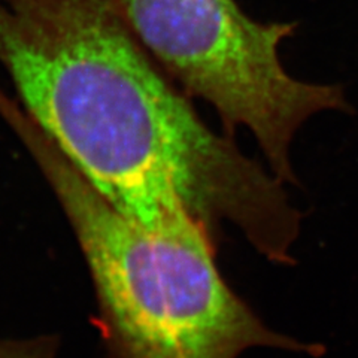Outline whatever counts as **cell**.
I'll return each instance as SVG.
<instances>
[{
    "instance_id": "cell-1",
    "label": "cell",
    "mask_w": 358,
    "mask_h": 358,
    "mask_svg": "<svg viewBox=\"0 0 358 358\" xmlns=\"http://www.w3.org/2000/svg\"><path fill=\"white\" fill-rule=\"evenodd\" d=\"M118 0H0V64L18 102L109 203L151 221L185 205L291 264L300 212L284 182L218 136L166 83Z\"/></svg>"
},
{
    "instance_id": "cell-2",
    "label": "cell",
    "mask_w": 358,
    "mask_h": 358,
    "mask_svg": "<svg viewBox=\"0 0 358 358\" xmlns=\"http://www.w3.org/2000/svg\"><path fill=\"white\" fill-rule=\"evenodd\" d=\"M0 118L24 145L69 220L92 278L110 358H238L255 346L321 354L268 329L222 279L214 236L185 205L133 220L75 169L17 99Z\"/></svg>"
},
{
    "instance_id": "cell-3",
    "label": "cell",
    "mask_w": 358,
    "mask_h": 358,
    "mask_svg": "<svg viewBox=\"0 0 358 358\" xmlns=\"http://www.w3.org/2000/svg\"><path fill=\"white\" fill-rule=\"evenodd\" d=\"M131 31L189 96L218 112L224 131L250 129L281 182L297 184L289 145L322 110H350L341 85L291 76L279 45L296 22H259L236 0H118Z\"/></svg>"
},
{
    "instance_id": "cell-4",
    "label": "cell",
    "mask_w": 358,
    "mask_h": 358,
    "mask_svg": "<svg viewBox=\"0 0 358 358\" xmlns=\"http://www.w3.org/2000/svg\"><path fill=\"white\" fill-rule=\"evenodd\" d=\"M59 339L55 336H35L26 339L0 338V358H55Z\"/></svg>"
}]
</instances>
